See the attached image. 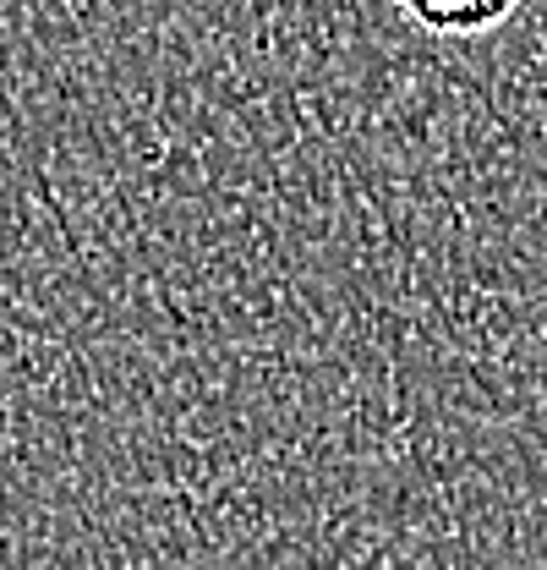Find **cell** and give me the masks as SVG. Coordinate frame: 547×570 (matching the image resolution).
Listing matches in <instances>:
<instances>
[{"instance_id": "6da1fadb", "label": "cell", "mask_w": 547, "mask_h": 570, "mask_svg": "<svg viewBox=\"0 0 547 570\" xmlns=\"http://www.w3.org/2000/svg\"><path fill=\"white\" fill-rule=\"evenodd\" d=\"M395 6L432 39H481L520 11V0H395Z\"/></svg>"}]
</instances>
